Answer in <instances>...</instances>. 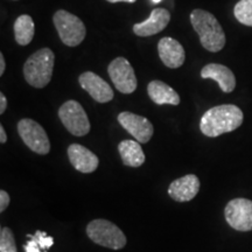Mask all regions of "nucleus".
Instances as JSON below:
<instances>
[{
    "mask_svg": "<svg viewBox=\"0 0 252 252\" xmlns=\"http://www.w3.org/2000/svg\"><path fill=\"white\" fill-rule=\"evenodd\" d=\"M243 119L244 115L238 106L234 104H223L204 112L200 122V130L207 137L215 138L237 130Z\"/></svg>",
    "mask_w": 252,
    "mask_h": 252,
    "instance_id": "nucleus-1",
    "label": "nucleus"
},
{
    "mask_svg": "<svg viewBox=\"0 0 252 252\" xmlns=\"http://www.w3.org/2000/svg\"><path fill=\"white\" fill-rule=\"evenodd\" d=\"M190 23L204 49L217 53L224 48L225 34L215 15L204 9H194L190 13Z\"/></svg>",
    "mask_w": 252,
    "mask_h": 252,
    "instance_id": "nucleus-2",
    "label": "nucleus"
},
{
    "mask_svg": "<svg viewBox=\"0 0 252 252\" xmlns=\"http://www.w3.org/2000/svg\"><path fill=\"white\" fill-rule=\"evenodd\" d=\"M55 55L49 48H41L27 59L24 64V76L30 86L42 89L48 86L54 70Z\"/></svg>",
    "mask_w": 252,
    "mask_h": 252,
    "instance_id": "nucleus-3",
    "label": "nucleus"
},
{
    "mask_svg": "<svg viewBox=\"0 0 252 252\" xmlns=\"http://www.w3.org/2000/svg\"><path fill=\"white\" fill-rule=\"evenodd\" d=\"M60 39L65 46L76 47L86 39L87 28L80 18L64 9H59L53 17Z\"/></svg>",
    "mask_w": 252,
    "mask_h": 252,
    "instance_id": "nucleus-4",
    "label": "nucleus"
},
{
    "mask_svg": "<svg viewBox=\"0 0 252 252\" xmlns=\"http://www.w3.org/2000/svg\"><path fill=\"white\" fill-rule=\"evenodd\" d=\"M87 234L94 243L119 250L126 245V236L117 225L106 220H94L87 226Z\"/></svg>",
    "mask_w": 252,
    "mask_h": 252,
    "instance_id": "nucleus-5",
    "label": "nucleus"
},
{
    "mask_svg": "<svg viewBox=\"0 0 252 252\" xmlns=\"http://www.w3.org/2000/svg\"><path fill=\"white\" fill-rule=\"evenodd\" d=\"M59 117L63 126L72 135L83 137L89 133L90 122L83 106L76 100H68L59 110Z\"/></svg>",
    "mask_w": 252,
    "mask_h": 252,
    "instance_id": "nucleus-6",
    "label": "nucleus"
},
{
    "mask_svg": "<svg viewBox=\"0 0 252 252\" xmlns=\"http://www.w3.org/2000/svg\"><path fill=\"white\" fill-rule=\"evenodd\" d=\"M18 133L24 143L37 154L45 156L49 153L50 143L45 128L33 119H21L18 123Z\"/></svg>",
    "mask_w": 252,
    "mask_h": 252,
    "instance_id": "nucleus-7",
    "label": "nucleus"
},
{
    "mask_svg": "<svg viewBox=\"0 0 252 252\" xmlns=\"http://www.w3.org/2000/svg\"><path fill=\"white\" fill-rule=\"evenodd\" d=\"M224 216L228 224L237 231L252 230V201L248 198H234L226 204Z\"/></svg>",
    "mask_w": 252,
    "mask_h": 252,
    "instance_id": "nucleus-8",
    "label": "nucleus"
},
{
    "mask_svg": "<svg viewBox=\"0 0 252 252\" xmlns=\"http://www.w3.org/2000/svg\"><path fill=\"white\" fill-rule=\"evenodd\" d=\"M109 76L112 83L122 94L134 93L138 87L135 72L132 68L131 63L125 58H117L110 63L108 67Z\"/></svg>",
    "mask_w": 252,
    "mask_h": 252,
    "instance_id": "nucleus-9",
    "label": "nucleus"
},
{
    "mask_svg": "<svg viewBox=\"0 0 252 252\" xmlns=\"http://www.w3.org/2000/svg\"><path fill=\"white\" fill-rule=\"evenodd\" d=\"M118 122L138 143L146 144L152 138L154 128L152 123L147 118L124 111L118 115Z\"/></svg>",
    "mask_w": 252,
    "mask_h": 252,
    "instance_id": "nucleus-10",
    "label": "nucleus"
},
{
    "mask_svg": "<svg viewBox=\"0 0 252 252\" xmlns=\"http://www.w3.org/2000/svg\"><path fill=\"white\" fill-rule=\"evenodd\" d=\"M80 86L98 103H108L113 98L112 88L93 71H86L78 77Z\"/></svg>",
    "mask_w": 252,
    "mask_h": 252,
    "instance_id": "nucleus-11",
    "label": "nucleus"
},
{
    "mask_svg": "<svg viewBox=\"0 0 252 252\" xmlns=\"http://www.w3.org/2000/svg\"><path fill=\"white\" fill-rule=\"evenodd\" d=\"M158 53L163 64L171 69L180 68L185 63L186 53L184 47L173 37H162L158 43Z\"/></svg>",
    "mask_w": 252,
    "mask_h": 252,
    "instance_id": "nucleus-12",
    "label": "nucleus"
},
{
    "mask_svg": "<svg viewBox=\"0 0 252 252\" xmlns=\"http://www.w3.org/2000/svg\"><path fill=\"white\" fill-rule=\"evenodd\" d=\"M171 21V13L166 8L158 7L154 8L150 18L144 23L135 24L133 26V32L135 35L146 37L152 36L162 32Z\"/></svg>",
    "mask_w": 252,
    "mask_h": 252,
    "instance_id": "nucleus-13",
    "label": "nucleus"
},
{
    "mask_svg": "<svg viewBox=\"0 0 252 252\" xmlns=\"http://www.w3.org/2000/svg\"><path fill=\"white\" fill-rule=\"evenodd\" d=\"M200 190V180L196 175L188 174L173 181L168 187V194L178 202H188L196 196Z\"/></svg>",
    "mask_w": 252,
    "mask_h": 252,
    "instance_id": "nucleus-14",
    "label": "nucleus"
},
{
    "mask_svg": "<svg viewBox=\"0 0 252 252\" xmlns=\"http://www.w3.org/2000/svg\"><path fill=\"white\" fill-rule=\"evenodd\" d=\"M68 158L74 168L81 173H93L99 165L96 154L80 144H71L68 147Z\"/></svg>",
    "mask_w": 252,
    "mask_h": 252,
    "instance_id": "nucleus-15",
    "label": "nucleus"
},
{
    "mask_svg": "<svg viewBox=\"0 0 252 252\" xmlns=\"http://www.w3.org/2000/svg\"><path fill=\"white\" fill-rule=\"evenodd\" d=\"M201 77L210 78V80L217 82L220 90L225 94L232 93L236 87V77L234 72L228 67L219 64V63H210V64L203 67L201 70Z\"/></svg>",
    "mask_w": 252,
    "mask_h": 252,
    "instance_id": "nucleus-16",
    "label": "nucleus"
},
{
    "mask_svg": "<svg viewBox=\"0 0 252 252\" xmlns=\"http://www.w3.org/2000/svg\"><path fill=\"white\" fill-rule=\"evenodd\" d=\"M147 93L150 98L158 105L171 104V105H179L180 104V96L178 93L162 81H152L147 86Z\"/></svg>",
    "mask_w": 252,
    "mask_h": 252,
    "instance_id": "nucleus-17",
    "label": "nucleus"
},
{
    "mask_svg": "<svg viewBox=\"0 0 252 252\" xmlns=\"http://www.w3.org/2000/svg\"><path fill=\"white\" fill-rule=\"evenodd\" d=\"M123 163L128 167H139L145 162V154L137 140H123L118 145Z\"/></svg>",
    "mask_w": 252,
    "mask_h": 252,
    "instance_id": "nucleus-18",
    "label": "nucleus"
},
{
    "mask_svg": "<svg viewBox=\"0 0 252 252\" xmlns=\"http://www.w3.org/2000/svg\"><path fill=\"white\" fill-rule=\"evenodd\" d=\"M14 36L18 45L27 46L30 45L34 37L35 33V27H34L33 19L28 14H23L17 18L14 26Z\"/></svg>",
    "mask_w": 252,
    "mask_h": 252,
    "instance_id": "nucleus-19",
    "label": "nucleus"
},
{
    "mask_svg": "<svg viewBox=\"0 0 252 252\" xmlns=\"http://www.w3.org/2000/svg\"><path fill=\"white\" fill-rule=\"evenodd\" d=\"M234 14L242 25L252 27V0H239L234 8Z\"/></svg>",
    "mask_w": 252,
    "mask_h": 252,
    "instance_id": "nucleus-20",
    "label": "nucleus"
},
{
    "mask_svg": "<svg viewBox=\"0 0 252 252\" xmlns=\"http://www.w3.org/2000/svg\"><path fill=\"white\" fill-rule=\"evenodd\" d=\"M0 252H18L13 232L6 226L0 231Z\"/></svg>",
    "mask_w": 252,
    "mask_h": 252,
    "instance_id": "nucleus-21",
    "label": "nucleus"
},
{
    "mask_svg": "<svg viewBox=\"0 0 252 252\" xmlns=\"http://www.w3.org/2000/svg\"><path fill=\"white\" fill-rule=\"evenodd\" d=\"M27 237L37 243V245H39L42 251L48 250V249L52 248L53 244H54V238L47 235V232L40 231V230H37L34 235H27Z\"/></svg>",
    "mask_w": 252,
    "mask_h": 252,
    "instance_id": "nucleus-22",
    "label": "nucleus"
},
{
    "mask_svg": "<svg viewBox=\"0 0 252 252\" xmlns=\"http://www.w3.org/2000/svg\"><path fill=\"white\" fill-rule=\"evenodd\" d=\"M9 204V195L7 191L0 190V212L4 213L6 208L8 207Z\"/></svg>",
    "mask_w": 252,
    "mask_h": 252,
    "instance_id": "nucleus-23",
    "label": "nucleus"
},
{
    "mask_svg": "<svg viewBox=\"0 0 252 252\" xmlns=\"http://www.w3.org/2000/svg\"><path fill=\"white\" fill-rule=\"evenodd\" d=\"M24 249L26 252H42V250H41V248L37 245V243H35L34 241H32V239H30V241L24 245Z\"/></svg>",
    "mask_w": 252,
    "mask_h": 252,
    "instance_id": "nucleus-24",
    "label": "nucleus"
},
{
    "mask_svg": "<svg viewBox=\"0 0 252 252\" xmlns=\"http://www.w3.org/2000/svg\"><path fill=\"white\" fill-rule=\"evenodd\" d=\"M6 108H7V99H6L4 94H0V113H4Z\"/></svg>",
    "mask_w": 252,
    "mask_h": 252,
    "instance_id": "nucleus-25",
    "label": "nucleus"
},
{
    "mask_svg": "<svg viewBox=\"0 0 252 252\" xmlns=\"http://www.w3.org/2000/svg\"><path fill=\"white\" fill-rule=\"evenodd\" d=\"M5 68H6V63H5L4 54H2V53H0V76H2V75H4Z\"/></svg>",
    "mask_w": 252,
    "mask_h": 252,
    "instance_id": "nucleus-26",
    "label": "nucleus"
},
{
    "mask_svg": "<svg viewBox=\"0 0 252 252\" xmlns=\"http://www.w3.org/2000/svg\"><path fill=\"white\" fill-rule=\"evenodd\" d=\"M6 141H7V135H6L5 128H4V126L0 125V143L5 144Z\"/></svg>",
    "mask_w": 252,
    "mask_h": 252,
    "instance_id": "nucleus-27",
    "label": "nucleus"
},
{
    "mask_svg": "<svg viewBox=\"0 0 252 252\" xmlns=\"http://www.w3.org/2000/svg\"><path fill=\"white\" fill-rule=\"evenodd\" d=\"M106 1L113 2V4H115V2H130V4H132V2H135L137 0H106Z\"/></svg>",
    "mask_w": 252,
    "mask_h": 252,
    "instance_id": "nucleus-28",
    "label": "nucleus"
},
{
    "mask_svg": "<svg viewBox=\"0 0 252 252\" xmlns=\"http://www.w3.org/2000/svg\"><path fill=\"white\" fill-rule=\"evenodd\" d=\"M152 1L156 2V4H158V2H160V1H161V0H152Z\"/></svg>",
    "mask_w": 252,
    "mask_h": 252,
    "instance_id": "nucleus-29",
    "label": "nucleus"
}]
</instances>
